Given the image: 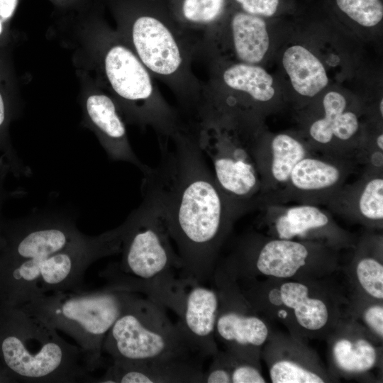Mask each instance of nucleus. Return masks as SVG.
<instances>
[{
    "mask_svg": "<svg viewBox=\"0 0 383 383\" xmlns=\"http://www.w3.org/2000/svg\"><path fill=\"white\" fill-rule=\"evenodd\" d=\"M99 31L98 65L122 116L141 128H152L158 142L173 135L184 121L162 96L152 75L118 31L106 27Z\"/></svg>",
    "mask_w": 383,
    "mask_h": 383,
    "instance_id": "obj_5",
    "label": "nucleus"
},
{
    "mask_svg": "<svg viewBox=\"0 0 383 383\" xmlns=\"http://www.w3.org/2000/svg\"><path fill=\"white\" fill-rule=\"evenodd\" d=\"M212 362L204 372V383H231V370L226 351H218L212 357Z\"/></svg>",
    "mask_w": 383,
    "mask_h": 383,
    "instance_id": "obj_31",
    "label": "nucleus"
},
{
    "mask_svg": "<svg viewBox=\"0 0 383 383\" xmlns=\"http://www.w3.org/2000/svg\"><path fill=\"white\" fill-rule=\"evenodd\" d=\"M18 0H0V20L6 25L13 16Z\"/></svg>",
    "mask_w": 383,
    "mask_h": 383,
    "instance_id": "obj_34",
    "label": "nucleus"
},
{
    "mask_svg": "<svg viewBox=\"0 0 383 383\" xmlns=\"http://www.w3.org/2000/svg\"><path fill=\"white\" fill-rule=\"evenodd\" d=\"M338 13L366 28L377 26L383 18L382 0H331Z\"/></svg>",
    "mask_w": 383,
    "mask_h": 383,
    "instance_id": "obj_27",
    "label": "nucleus"
},
{
    "mask_svg": "<svg viewBox=\"0 0 383 383\" xmlns=\"http://www.w3.org/2000/svg\"><path fill=\"white\" fill-rule=\"evenodd\" d=\"M160 160L142 172V194L158 209L182 262L180 274L213 277L233 223L245 214L223 192L186 124L160 141Z\"/></svg>",
    "mask_w": 383,
    "mask_h": 383,
    "instance_id": "obj_1",
    "label": "nucleus"
},
{
    "mask_svg": "<svg viewBox=\"0 0 383 383\" xmlns=\"http://www.w3.org/2000/svg\"><path fill=\"white\" fill-rule=\"evenodd\" d=\"M103 352L112 360L199 357L165 308L140 294L128 302L109 331Z\"/></svg>",
    "mask_w": 383,
    "mask_h": 383,
    "instance_id": "obj_8",
    "label": "nucleus"
},
{
    "mask_svg": "<svg viewBox=\"0 0 383 383\" xmlns=\"http://www.w3.org/2000/svg\"><path fill=\"white\" fill-rule=\"evenodd\" d=\"M272 383H323L324 379L316 372L301 363L289 359H279L270 365Z\"/></svg>",
    "mask_w": 383,
    "mask_h": 383,
    "instance_id": "obj_28",
    "label": "nucleus"
},
{
    "mask_svg": "<svg viewBox=\"0 0 383 383\" xmlns=\"http://www.w3.org/2000/svg\"><path fill=\"white\" fill-rule=\"evenodd\" d=\"M204 372L196 359L113 360L95 382L200 383Z\"/></svg>",
    "mask_w": 383,
    "mask_h": 383,
    "instance_id": "obj_19",
    "label": "nucleus"
},
{
    "mask_svg": "<svg viewBox=\"0 0 383 383\" xmlns=\"http://www.w3.org/2000/svg\"><path fill=\"white\" fill-rule=\"evenodd\" d=\"M109 287L145 295L172 311L177 316V325L199 357H212L218 353L215 325L219 301L215 288L177 272Z\"/></svg>",
    "mask_w": 383,
    "mask_h": 383,
    "instance_id": "obj_9",
    "label": "nucleus"
},
{
    "mask_svg": "<svg viewBox=\"0 0 383 383\" xmlns=\"http://www.w3.org/2000/svg\"><path fill=\"white\" fill-rule=\"evenodd\" d=\"M166 3L174 21L194 40L195 33L201 36L214 28L233 7L231 0H166Z\"/></svg>",
    "mask_w": 383,
    "mask_h": 383,
    "instance_id": "obj_23",
    "label": "nucleus"
},
{
    "mask_svg": "<svg viewBox=\"0 0 383 383\" xmlns=\"http://www.w3.org/2000/svg\"><path fill=\"white\" fill-rule=\"evenodd\" d=\"M213 278L218 296L215 338L231 354L258 363L261 347L269 337V328L241 292L235 279L221 265Z\"/></svg>",
    "mask_w": 383,
    "mask_h": 383,
    "instance_id": "obj_12",
    "label": "nucleus"
},
{
    "mask_svg": "<svg viewBox=\"0 0 383 383\" xmlns=\"http://www.w3.org/2000/svg\"><path fill=\"white\" fill-rule=\"evenodd\" d=\"M357 164L316 153L301 159L274 204L326 205L345 184Z\"/></svg>",
    "mask_w": 383,
    "mask_h": 383,
    "instance_id": "obj_15",
    "label": "nucleus"
},
{
    "mask_svg": "<svg viewBox=\"0 0 383 383\" xmlns=\"http://www.w3.org/2000/svg\"><path fill=\"white\" fill-rule=\"evenodd\" d=\"M126 229L87 235L76 214L42 210L2 221L0 305L20 306L41 295L83 289L87 270L103 257L119 254Z\"/></svg>",
    "mask_w": 383,
    "mask_h": 383,
    "instance_id": "obj_2",
    "label": "nucleus"
},
{
    "mask_svg": "<svg viewBox=\"0 0 383 383\" xmlns=\"http://www.w3.org/2000/svg\"><path fill=\"white\" fill-rule=\"evenodd\" d=\"M343 218L370 228L383 223V168L365 167L358 179L345 184L326 205Z\"/></svg>",
    "mask_w": 383,
    "mask_h": 383,
    "instance_id": "obj_20",
    "label": "nucleus"
},
{
    "mask_svg": "<svg viewBox=\"0 0 383 383\" xmlns=\"http://www.w3.org/2000/svg\"><path fill=\"white\" fill-rule=\"evenodd\" d=\"M262 220L273 238L320 243L335 248L352 243L349 234L340 228L331 213L319 206L274 204L260 208Z\"/></svg>",
    "mask_w": 383,
    "mask_h": 383,
    "instance_id": "obj_16",
    "label": "nucleus"
},
{
    "mask_svg": "<svg viewBox=\"0 0 383 383\" xmlns=\"http://www.w3.org/2000/svg\"><path fill=\"white\" fill-rule=\"evenodd\" d=\"M335 254V248L320 243L252 233L240 240L221 266L235 279L257 275L289 279L309 267L332 265Z\"/></svg>",
    "mask_w": 383,
    "mask_h": 383,
    "instance_id": "obj_11",
    "label": "nucleus"
},
{
    "mask_svg": "<svg viewBox=\"0 0 383 383\" xmlns=\"http://www.w3.org/2000/svg\"><path fill=\"white\" fill-rule=\"evenodd\" d=\"M233 8L249 14L271 18L291 6L290 0H231Z\"/></svg>",
    "mask_w": 383,
    "mask_h": 383,
    "instance_id": "obj_29",
    "label": "nucleus"
},
{
    "mask_svg": "<svg viewBox=\"0 0 383 383\" xmlns=\"http://www.w3.org/2000/svg\"><path fill=\"white\" fill-rule=\"evenodd\" d=\"M187 125L223 192L244 213L259 209L261 182L253 148L260 125L206 111L196 113Z\"/></svg>",
    "mask_w": 383,
    "mask_h": 383,
    "instance_id": "obj_6",
    "label": "nucleus"
},
{
    "mask_svg": "<svg viewBox=\"0 0 383 383\" xmlns=\"http://www.w3.org/2000/svg\"><path fill=\"white\" fill-rule=\"evenodd\" d=\"M261 182L259 209L275 202L284 190L295 165L313 154L304 140L287 133L257 134L253 148Z\"/></svg>",
    "mask_w": 383,
    "mask_h": 383,
    "instance_id": "obj_17",
    "label": "nucleus"
},
{
    "mask_svg": "<svg viewBox=\"0 0 383 383\" xmlns=\"http://www.w3.org/2000/svg\"><path fill=\"white\" fill-rule=\"evenodd\" d=\"M0 360L12 382H95L77 345L18 306L0 305Z\"/></svg>",
    "mask_w": 383,
    "mask_h": 383,
    "instance_id": "obj_4",
    "label": "nucleus"
},
{
    "mask_svg": "<svg viewBox=\"0 0 383 383\" xmlns=\"http://www.w3.org/2000/svg\"><path fill=\"white\" fill-rule=\"evenodd\" d=\"M118 32L153 77L192 114L204 86L193 73L196 45L172 16L166 0H130L118 11Z\"/></svg>",
    "mask_w": 383,
    "mask_h": 383,
    "instance_id": "obj_3",
    "label": "nucleus"
},
{
    "mask_svg": "<svg viewBox=\"0 0 383 383\" xmlns=\"http://www.w3.org/2000/svg\"><path fill=\"white\" fill-rule=\"evenodd\" d=\"M282 65L294 89L301 96L313 97L328 83L322 62L302 45L288 48L283 54Z\"/></svg>",
    "mask_w": 383,
    "mask_h": 383,
    "instance_id": "obj_22",
    "label": "nucleus"
},
{
    "mask_svg": "<svg viewBox=\"0 0 383 383\" xmlns=\"http://www.w3.org/2000/svg\"><path fill=\"white\" fill-rule=\"evenodd\" d=\"M240 289L256 311L272 306L279 308L277 315L287 318L289 313L298 326L309 332L325 328L331 320L327 301L318 295H312L310 287L299 281H284L271 289L255 279H241Z\"/></svg>",
    "mask_w": 383,
    "mask_h": 383,
    "instance_id": "obj_14",
    "label": "nucleus"
},
{
    "mask_svg": "<svg viewBox=\"0 0 383 383\" xmlns=\"http://www.w3.org/2000/svg\"><path fill=\"white\" fill-rule=\"evenodd\" d=\"M137 294L106 286L94 291L46 294L18 306L70 336L93 372L103 365V345L109 331Z\"/></svg>",
    "mask_w": 383,
    "mask_h": 383,
    "instance_id": "obj_7",
    "label": "nucleus"
},
{
    "mask_svg": "<svg viewBox=\"0 0 383 383\" xmlns=\"http://www.w3.org/2000/svg\"><path fill=\"white\" fill-rule=\"evenodd\" d=\"M379 112L380 115L383 116V99H381L379 104Z\"/></svg>",
    "mask_w": 383,
    "mask_h": 383,
    "instance_id": "obj_36",
    "label": "nucleus"
},
{
    "mask_svg": "<svg viewBox=\"0 0 383 383\" xmlns=\"http://www.w3.org/2000/svg\"><path fill=\"white\" fill-rule=\"evenodd\" d=\"M266 18L232 7L218 24L199 39L209 36L228 38L238 62L258 65L270 47Z\"/></svg>",
    "mask_w": 383,
    "mask_h": 383,
    "instance_id": "obj_21",
    "label": "nucleus"
},
{
    "mask_svg": "<svg viewBox=\"0 0 383 383\" xmlns=\"http://www.w3.org/2000/svg\"><path fill=\"white\" fill-rule=\"evenodd\" d=\"M10 172L9 167L0 161V250L3 245V237H2V218H1V209L4 204V201L9 196L8 192L5 188V180L8 173Z\"/></svg>",
    "mask_w": 383,
    "mask_h": 383,
    "instance_id": "obj_33",
    "label": "nucleus"
},
{
    "mask_svg": "<svg viewBox=\"0 0 383 383\" xmlns=\"http://www.w3.org/2000/svg\"><path fill=\"white\" fill-rule=\"evenodd\" d=\"M337 367L348 373H361L372 369L377 355L374 345L364 338H340L332 348Z\"/></svg>",
    "mask_w": 383,
    "mask_h": 383,
    "instance_id": "obj_26",
    "label": "nucleus"
},
{
    "mask_svg": "<svg viewBox=\"0 0 383 383\" xmlns=\"http://www.w3.org/2000/svg\"><path fill=\"white\" fill-rule=\"evenodd\" d=\"M226 352L228 355L231 383L266 382L257 363L238 357Z\"/></svg>",
    "mask_w": 383,
    "mask_h": 383,
    "instance_id": "obj_30",
    "label": "nucleus"
},
{
    "mask_svg": "<svg viewBox=\"0 0 383 383\" xmlns=\"http://www.w3.org/2000/svg\"><path fill=\"white\" fill-rule=\"evenodd\" d=\"M323 115L311 122L304 140L316 154L359 164L367 138L360 135L356 112L348 109L346 98L331 91L322 100Z\"/></svg>",
    "mask_w": 383,
    "mask_h": 383,
    "instance_id": "obj_13",
    "label": "nucleus"
},
{
    "mask_svg": "<svg viewBox=\"0 0 383 383\" xmlns=\"http://www.w3.org/2000/svg\"><path fill=\"white\" fill-rule=\"evenodd\" d=\"M1 382H12V380L8 375L0 360V383Z\"/></svg>",
    "mask_w": 383,
    "mask_h": 383,
    "instance_id": "obj_35",
    "label": "nucleus"
},
{
    "mask_svg": "<svg viewBox=\"0 0 383 383\" xmlns=\"http://www.w3.org/2000/svg\"><path fill=\"white\" fill-rule=\"evenodd\" d=\"M363 320L369 329L379 338L383 337V307L374 304L367 307L363 313Z\"/></svg>",
    "mask_w": 383,
    "mask_h": 383,
    "instance_id": "obj_32",
    "label": "nucleus"
},
{
    "mask_svg": "<svg viewBox=\"0 0 383 383\" xmlns=\"http://www.w3.org/2000/svg\"><path fill=\"white\" fill-rule=\"evenodd\" d=\"M382 242L376 236H367L360 242L356 252L355 273L361 288L377 300L383 299V265L380 256Z\"/></svg>",
    "mask_w": 383,
    "mask_h": 383,
    "instance_id": "obj_25",
    "label": "nucleus"
},
{
    "mask_svg": "<svg viewBox=\"0 0 383 383\" xmlns=\"http://www.w3.org/2000/svg\"><path fill=\"white\" fill-rule=\"evenodd\" d=\"M4 52L0 49V157L5 159L12 173L19 175L23 168L9 138V125L15 114L11 70Z\"/></svg>",
    "mask_w": 383,
    "mask_h": 383,
    "instance_id": "obj_24",
    "label": "nucleus"
},
{
    "mask_svg": "<svg viewBox=\"0 0 383 383\" xmlns=\"http://www.w3.org/2000/svg\"><path fill=\"white\" fill-rule=\"evenodd\" d=\"M121 258L101 272L106 286L145 280L182 270L180 257L158 209L144 198L126 219Z\"/></svg>",
    "mask_w": 383,
    "mask_h": 383,
    "instance_id": "obj_10",
    "label": "nucleus"
},
{
    "mask_svg": "<svg viewBox=\"0 0 383 383\" xmlns=\"http://www.w3.org/2000/svg\"><path fill=\"white\" fill-rule=\"evenodd\" d=\"M85 124L96 134L110 159L129 162L143 172V164L131 148L123 116L111 98L93 91L83 101Z\"/></svg>",
    "mask_w": 383,
    "mask_h": 383,
    "instance_id": "obj_18",
    "label": "nucleus"
}]
</instances>
